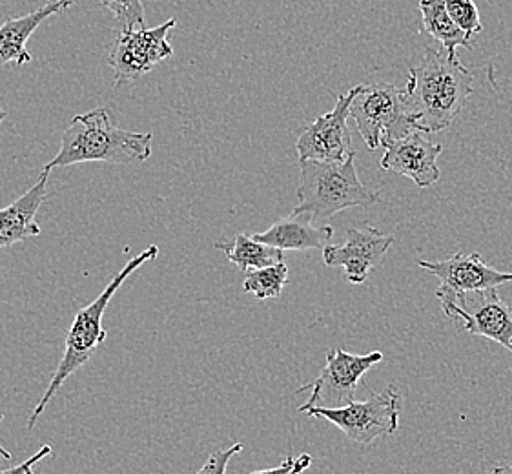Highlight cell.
<instances>
[{"label": "cell", "mask_w": 512, "mask_h": 474, "mask_svg": "<svg viewBox=\"0 0 512 474\" xmlns=\"http://www.w3.org/2000/svg\"><path fill=\"white\" fill-rule=\"evenodd\" d=\"M334 236V228L318 225L307 214H290L279 219L272 227L254 234V239L279 250H314L325 248Z\"/></svg>", "instance_id": "cell-15"}, {"label": "cell", "mask_w": 512, "mask_h": 474, "mask_svg": "<svg viewBox=\"0 0 512 474\" xmlns=\"http://www.w3.org/2000/svg\"><path fill=\"white\" fill-rule=\"evenodd\" d=\"M243 451V444H234L225 451H217L206 460L205 465L195 474H226L228 462L236 456L237 453Z\"/></svg>", "instance_id": "cell-22"}, {"label": "cell", "mask_w": 512, "mask_h": 474, "mask_svg": "<svg viewBox=\"0 0 512 474\" xmlns=\"http://www.w3.org/2000/svg\"><path fill=\"white\" fill-rule=\"evenodd\" d=\"M150 132H130L117 128L106 108L75 115L62 134L61 148L42 172L79 163H112L132 165L144 163L152 155Z\"/></svg>", "instance_id": "cell-2"}, {"label": "cell", "mask_w": 512, "mask_h": 474, "mask_svg": "<svg viewBox=\"0 0 512 474\" xmlns=\"http://www.w3.org/2000/svg\"><path fill=\"white\" fill-rule=\"evenodd\" d=\"M4 119H6V110H4V106L0 103V124L4 123Z\"/></svg>", "instance_id": "cell-28"}, {"label": "cell", "mask_w": 512, "mask_h": 474, "mask_svg": "<svg viewBox=\"0 0 512 474\" xmlns=\"http://www.w3.org/2000/svg\"><path fill=\"white\" fill-rule=\"evenodd\" d=\"M350 117L370 150L416 130L405 112L401 92L394 84H363L358 97L350 104Z\"/></svg>", "instance_id": "cell-6"}, {"label": "cell", "mask_w": 512, "mask_h": 474, "mask_svg": "<svg viewBox=\"0 0 512 474\" xmlns=\"http://www.w3.org/2000/svg\"><path fill=\"white\" fill-rule=\"evenodd\" d=\"M46 185L48 172H42L41 179L24 196L6 208H0V248L41 236V227L37 225L35 217L46 201Z\"/></svg>", "instance_id": "cell-14"}, {"label": "cell", "mask_w": 512, "mask_h": 474, "mask_svg": "<svg viewBox=\"0 0 512 474\" xmlns=\"http://www.w3.org/2000/svg\"><path fill=\"white\" fill-rule=\"evenodd\" d=\"M491 474H512V464L500 465V467L492 469Z\"/></svg>", "instance_id": "cell-26"}, {"label": "cell", "mask_w": 512, "mask_h": 474, "mask_svg": "<svg viewBox=\"0 0 512 474\" xmlns=\"http://www.w3.org/2000/svg\"><path fill=\"white\" fill-rule=\"evenodd\" d=\"M216 248L223 250L228 261L245 272L272 267V265L285 261L283 250L259 243L254 237H248L246 234H237L232 241L216 243Z\"/></svg>", "instance_id": "cell-18"}, {"label": "cell", "mask_w": 512, "mask_h": 474, "mask_svg": "<svg viewBox=\"0 0 512 474\" xmlns=\"http://www.w3.org/2000/svg\"><path fill=\"white\" fill-rule=\"evenodd\" d=\"M288 283V267L285 261L272 267L257 268L246 272L243 289L259 299L279 298Z\"/></svg>", "instance_id": "cell-19"}, {"label": "cell", "mask_w": 512, "mask_h": 474, "mask_svg": "<svg viewBox=\"0 0 512 474\" xmlns=\"http://www.w3.org/2000/svg\"><path fill=\"white\" fill-rule=\"evenodd\" d=\"M420 11L423 31L443 44L449 57H458L456 55L458 48L472 50L474 46L472 35L461 30L460 26L452 21L445 6V0H420Z\"/></svg>", "instance_id": "cell-17"}, {"label": "cell", "mask_w": 512, "mask_h": 474, "mask_svg": "<svg viewBox=\"0 0 512 474\" xmlns=\"http://www.w3.org/2000/svg\"><path fill=\"white\" fill-rule=\"evenodd\" d=\"M472 75L458 57L427 48L418 66H412L407 88L401 92L405 112L420 132L438 134L451 126L469 101Z\"/></svg>", "instance_id": "cell-1"}, {"label": "cell", "mask_w": 512, "mask_h": 474, "mask_svg": "<svg viewBox=\"0 0 512 474\" xmlns=\"http://www.w3.org/2000/svg\"><path fill=\"white\" fill-rule=\"evenodd\" d=\"M451 320L463 321V329L487 340L496 341L512 354V310L503 303L496 289L472 292V299L443 307Z\"/></svg>", "instance_id": "cell-12"}, {"label": "cell", "mask_w": 512, "mask_h": 474, "mask_svg": "<svg viewBox=\"0 0 512 474\" xmlns=\"http://www.w3.org/2000/svg\"><path fill=\"white\" fill-rule=\"evenodd\" d=\"M99 2L112 13L117 31L143 28V0H99Z\"/></svg>", "instance_id": "cell-20"}, {"label": "cell", "mask_w": 512, "mask_h": 474, "mask_svg": "<svg viewBox=\"0 0 512 474\" xmlns=\"http://www.w3.org/2000/svg\"><path fill=\"white\" fill-rule=\"evenodd\" d=\"M394 237L379 232L376 227L349 228L345 245H327L323 261L327 267H343L350 283L361 285L369 278L370 270L378 267L389 252Z\"/></svg>", "instance_id": "cell-11"}, {"label": "cell", "mask_w": 512, "mask_h": 474, "mask_svg": "<svg viewBox=\"0 0 512 474\" xmlns=\"http://www.w3.org/2000/svg\"><path fill=\"white\" fill-rule=\"evenodd\" d=\"M157 254H159L157 245H150L146 250H143L139 256H135L132 261H128L119 274L113 276L112 281L106 285V289L97 296V299H93L88 307H84V309L77 312L72 327L66 334L61 363L53 374L48 389L42 394L39 403L35 405L30 420H28V429L35 427V423L41 418L44 409L55 398V394L59 392L64 382L72 376L73 372L79 371L88 361L92 360L95 352L99 351V347L106 341L103 316L110 299L113 298V294L123 287L124 281L130 278L137 268L157 258Z\"/></svg>", "instance_id": "cell-3"}, {"label": "cell", "mask_w": 512, "mask_h": 474, "mask_svg": "<svg viewBox=\"0 0 512 474\" xmlns=\"http://www.w3.org/2000/svg\"><path fill=\"white\" fill-rule=\"evenodd\" d=\"M401 394L394 385L365 402H354L345 407H310L308 416L334 423L339 431L359 445H369L379 436H390L400 427Z\"/></svg>", "instance_id": "cell-5"}, {"label": "cell", "mask_w": 512, "mask_h": 474, "mask_svg": "<svg viewBox=\"0 0 512 474\" xmlns=\"http://www.w3.org/2000/svg\"><path fill=\"white\" fill-rule=\"evenodd\" d=\"M2 420H4V413H2V411H0V422H2ZM0 456H2V458H4V460H11L10 451H8V449H6V447H2V445H0Z\"/></svg>", "instance_id": "cell-27"}, {"label": "cell", "mask_w": 512, "mask_h": 474, "mask_svg": "<svg viewBox=\"0 0 512 474\" xmlns=\"http://www.w3.org/2000/svg\"><path fill=\"white\" fill-rule=\"evenodd\" d=\"M297 458L294 456H288L285 458V462L281 465H277V467H272V469H263V471H256V473L250 474H288L294 467H296Z\"/></svg>", "instance_id": "cell-24"}, {"label": "cell", "mask_w": 512, "mask_h": 474, "mask_svg": "<svg viewBox=\"0 0 512 474\" xmlns=\"http://www.w3.org/2000/svg\"><path fill=\"white\" fill-rule=\"evenodd\" d=\"M312 462H314V458H312L310 454H301V456L297 458L296 467L288 474H301L303 471H307L308 467L312 465Z\"/></svg>", "instance_id": "cell-25"}, {"label": "cell", "mask_w": 512, "mask_h": 474, "mask_svg": "<svg viewBox=\"0 0 512 474\" xmlns=\"http://www.w3.org/2000/svg\"><path fill=\"white\" fill-rule=\"evenodd\" d=\"M75 2L77 0H62L57 4H46L33 13L4 22L0 26V66H6V64L22 66L30 62L33 55L26 50V42L30 41L33 31L37 30L48 17L68 10Z\"/></svg>", "instance_id": "cell-16"}, {"label": "cell", "mask_w": 512, "mask_h": 474, "mask_svg": "<svg viewBox=\"0 0 512 474\" xmlns=\"http://www.w3.org/2000/svg\"><path fill=\"white\" fill-rule=\"evenodd\" d=\"M177 26L175 19L157 26V28H132L117 31L110 52L115 86H123L139 79L144 73L154 70L157 64L170 59L174 48L168 41L170 31Z\"/></svg>", "instance_id": "cell-8"}, {"label": "cell", "mask_w": 512, "mask_h": 474, "mask_svg": "<svg viewBox=\"0 0 512 474\" xmlns=\"http://www.w3.org/2000/svg\"><path fill=\"white\" fill-rule=\"evenodd\" d=\"M383 146L385 154L379 163L383 170L409 177L420 190L440 181L441 172L436 161L443 152V146L427 141L420 130H412L400 139L385 141Z\"/></svg>", "instance_id": "cell-13"}, {"label": "cell", "mask_w": 512, "mask_h": 474, "mask_svg": "<svg viewBox=\"0 0 512 474\" xmlns=\"http://www.w3.org/2000/svg\"><path fill=\"white\" fill-rule=\"evenodd\" d=\"M57 2H62V0H48V4H57Z\"/></svg>", "instance_id": "cell-29"}, {"label": "cell", "mask_w": 512, "mask_h": 474, "mask_svg": "<svg viewBox=\"0 0 512 474\" xmlns=\"http://www.w3.org/2000/svg\"><path fill=\"white\" fill-rule=\"evenodd\" d=\"M363 84L347 93H338V103L332 112L319 115L305 126L299 135L296 152L299 161H345L352 150L349 130L350 104L358 97Z\"/></svg>", "instance_id": "cell-10"}, {"label": "cell", "mask_w": 512, "mask_h": 474, "mask_svg": "<svg viewBox=\"0 0 512 474\" xmlns=\"http://www.w3.org/2000/svg\"><path fill=\"white\" fill-rule=\"evenodd\" d=\"M50 454H52V447H50V445H44V447H41L31 458H28L26 462L15 465V467H10V469H4V471H0V474H33V465L37 464V462H41V460H44V458L50 456Z\"/></svg>", "instance_id": "cell-23"}, {"label": "cell", "mask_w": 512, "mask_h": 474, "mask_svg": "<svg viewBox=\"0 0 512 474\" xmlns=\"http://www.w3.org/2000/svg\"><path fill=\"white\" fill-rule=\"evenodd\" d=\"M299 188L294 214L325 221L347 208L376 205L381 196L359 181L356 152L345 161H299Z\"/></svg>", "instance_id": "cell-4"}, {"label": "cell", "mask_w": 512, "mask_h": 474, "mask_svg": "<svg viewBox=\"0 0 512 474\" xmlns=\"http://www.w3.org/2000/svg\"><path fill=\"white\" fill-rule=\"evenodd\" d=\"M383 360L379 351L356 356L345 349H332L327 354V365L319 372L318 378L308 385L297 389V394L310 391L307 402L303 403L297 411L307 413L310 407H345L354 402V394L358 383L365 372L370 371L374 365Z\"/></svg>", "instance_id": "cell-7"}, {"label": "cell", "mask_w": 512, "mask_h": 474, "mask_svg": "<svg viewBox=\"0 0 512 474\" xmlns=\"http://www.w3.org/2000/svg\"><path fill=\"white\" fill-rule=\"evenodd\" d=\"M418 265L440 278L436 298L441 301V309L458 305L472 292L498 289L512 281V272H500L487 265L478 252H458L445 261H420Z\"/></svg>", "instance_id": "cell-9"}, {"label": "cell", "mask_w": 512, "mask_h": 474, "mask_svg": "<svg viewBox=\"0 0 512 474\" xmlns=\"http://www.w3.org/2000/svg\"><path fill=\"white\" fill-rule=\"evenodd\" d=\"M445 6L452 21L456 22L461 30L467 31L469 35H476L483 30L480 11L474 0H445Z\"/></svg>", "instance_id": "cell-21"}]
</instances>
